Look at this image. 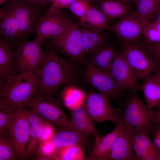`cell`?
<instances>
[{
	"label": "cell",
	"mask_w": 160,
	"mask_h": 160,
	"mask_svg": "<svg viewBox=\"0 0 160 160\" xmlns=\"http://www.w3.org/2000/svg\"><path fill=\"white\" fill-rule=\"evenodd\" d=\"M18 160L14 146L10 139L0 135V160Z\"/></svg>",
	"instance_id": "obj_32"
},
{
	"label": "cell",
	"mask_w": 160,
	"mask_h": 160,
	"mask_svg": "<svg viewBox=\"0 0 160 160\" xmlns=\"http://www.w3.org/2000/svg\"><path fill=\"white\" fill-rule=\"evenodd\" d=\"M7 0H0V4H2L4 2H5Z\"/></svg>",
	"instance_id": "obj_42"
},
{
	"label": "cell",
	"mask_w": 160,
	"mask_h": 160,
	"mask_svg": "<svg viewBox=\"0 0 160 160\" xmlns=\"http://www.w3.org/2000/svg\"><path fill=\"white\" fill-rule=\"evenodd\" d=\"M158 160H160V153L159 156L158 158Z\"/></svg>",
	"instance_id": "obj_44"
},
{
	"label": "cell",
	"mask_w": 160,
	"mask_h": 160,
	"mask_svg": "<svg viewBox=\"0 0 160 160\" xmlns=\"http://www.w3.org/2000/svg\"><path fill=\"white\" fill-rule=\"evenodd\" d=\"M116 53L111 47H104L94 54L91 64L106 71H111L112 65Z\"/></svg>",
	"instance_id": "obj_28"
},
{
	"label": "cell",
	"mask_w": 160,
	"mask_h": 160,
	"mask_svg": "<svg viewBox=\"0 0 160 160\" xmlns=\"http://www.w3.org/2000/svg\"><path fill=\"white\" fill-rule=\"evenodd\" d=\"M156 74L160 80V68L156 71Z\"/></svg>",
	"instance_id": "obj_41"
},
{
	"label": "cell",
	"mask_w": 160,
	"mask_h": 160,
	"mask_svg": "<svg viewBox=\"0 0 160 160\" xmlns=\"http://www.w3.org/2000/svg\"><path fill=\"white\" fill-rule=\"evenodd\" d=\"M116 116L117 122L114 129L105 135L100 136L98 135L94 137L95 143L89 153V160H107L113 146L122 128L121 119Z\"/></svg>",
	"instance_id": "obj_17"
},
{
	"label": "cell",
	"mask_w": 160,
	"mask_h": 160,
	"mask_svg": "<svg viewBox=\"0 0 160 160\" xmlns=\"http://www.w3.org/2000/svg\"><path fill=\"white\" fill-rule=\"evenodd\" d=\"M78 0H55L52 6L47 10L54 11L61 10L64 8H68L71 4Z\"/></svg>",
	"instance_id": "obj_36"
},
{
	"label": "cell",
	"mask_w": 160,
	"mask_h": 160,
	"mask_svg": "<svg viewBox=\"0 0 160 160\" xmlns=\"http://www.w3.org/2000/svg\"><path fill=\"white\" fill-rule=\"evenodd\" d=\"M147 133L134 130L133 147L135 154V160H156L160 152L151 140Z\"/></svg>",
	"instance_id": "obj_19"
},
{
	"label": "cell",
	"mask_w": 160,
	"mask_h": 160,
	"mask_svg": "<svg viewBox=\"0 0 160 160\" xmlns=\"http://www.w3.org/2000/svg\"><path fill=\"white\" fill-rule=\"evenodd\" d=\"M57 131L50 139L57 148H61L74 145L83 148L90 147L92 142L89 136L73 129L63 127Z\"/></svg>",
	"instance_id": "obj_18"
},
{
	"label": "cell",
	"mask_w": 160,
	"mask_h": 160,
	"mask_svg": "<svg viewBox=\"0 0 160 160\" xmlns=\"http://www.w3.org/2000/svg\"><path fill=\"white\" fill-rule=\"evenodd\" d=\"M55 0H51V1H54Z\"/></svg>",
	"instance_id": "obj_45"
},
{
	"label": "cell",
	"mask_w": 160,
	"mask_h": 160,
	"mask_svg": "<svg viewBox=\"0 0 160 160\" xmlns=\"http://www.w3.org/2000/svg\"><path fill=\"white\" fill-rule=\"evenodd\" d=\"M6 107L9 119L8 134L14 146L17 157L18 160L26 159L29 129L27 107L15 109Z\"/></svg>",
	"instance_id": "obj_6"
},
{
	"label": "cell",
	"mask_w": 160,
	"mask_h": 160,
	"mask_svg": "<svg viewBox=\"0 0 160 160\" xmlns=\"http://www.w3.org/2000/svg\"><path fill=\"white\" fill-rule=\"evenodd\" d=\"M134 14L145 25L153 21L160 0H131Z\"/></svg>",
	"instance_id": "obj_26"
},
{
	"label": "cell",
	"mask_w": 160,
	"mask_h": 160,
	"mask_svg": "<svg viewBox=\"0 0 160 160\" xmlns=\"http://www.w3.org/2000/svg\"><path fill=\"white\" fill-rule=\"evenodd\" d=\"M26 107L34 110L49 122L58 126L74 129L63 111L61 102L54 97L37 92Z\"/></svg>",
	"instance_id": "obj_8"
},
{
	"label": "cell",
	"mask_w": 160,
	"mask_h": 160,
	"mask_svg": "<svg viewBox=\"0 0 160 160\" xmlns=\"http://www.w3.org/2000/svg\"><path fill=\"white\" fill-rule=\"evenodd\" d=\"M136 92H133L125 102L124 111L121 112V117L135 131L145 132L150 136L154 135L158 126L156 120V111L149 109Z\"/></svg>",
	"instance_id": "obj_3"
},
{
	"label": "cell",
	"mask_w": 160,
	"mask_h": 160,
	"mask_svg": "<svg viewBox=\"0 0 160 160\" xmlns=\"http://www.w3.org/2000/svg\"><path fill=\"white\" fill-rule=\"evenodd\" d=\"M87 82L99 92L110 97L117 98L121 91L118 87L111 71H106L91 64L88 65L84 71Z\"/></svg>",
	"instance_id": "obj_14"
},
{
	"label": "cell",
	"mask_w": 160,
	"mask_h": 160,
	"mask_svg": "<svg viewBox=\"0 0 160 160\" xmlns=\"http://www.w3.org/2000/svg\"><path fill=\"white\" fill-rule=\"evenodd\" d=\"M24 2L35 5H38L39 4L44 3L51 0H20Z\"/></svg>",
	"instance_id": "obj_38"
},
{
	"label": "cell",
	"mask_w": 160,
	"mask_h": 160,
	"mask_svg": "<svg viewBox=\"0 0 160 160\" xmlns=\"http://www.w3.org/2000/svg\"><path fill=\"white\" fill-rule=\"evenodd\" d=\"M154 20L160 23V6L155 16L153 21Z\"/></svg>",
	"instance_id": "obj_39"
},
{
	"label": "cell",
	"mask_w": 160,
	"mask_h": 160,
	"mask_svg": "<svg viewBox=\"0 0 160 160\" xmlns=\"http://www.w3.org/2000/svg\"><path fill=\"white\" fill-rule=\"evenodd\" d=\"M143 82L140 88L143 93L147 107L152 110L160 105V80L155 74Z\"/></svg>",
	"instance_id": "obj_25"
},
{
	"label": "cell",
	"mask_w": 160,
	"mask_h": 160,
	"mask_svg": "<svg viewBox=\"0 0 160 160\" xmlns=\"http://www.w3.org/2000/svg\"><path fill=\"white\" fill-rule=\"evenodd\" d=\"M145 26L133 13L120 18L107 29L115 33L122 43H142V31Z\"/></svg>",
	"instance_id": "obj_11"
},
{
	"label": "cell",
	"mask_w": 160,
	"mask_h": 160,
	"mask_svg": "<svg viewBox=\"0 0 160 160\" xmlns=\"http://www.w3.org/2000/svg\"><path fill=\"white\" fill-rule=\"evenodd\" d=\"M116 115L121 119L122 129L115 142L107 160H135L133 147V128L122 119L121 112Z\"/></svg>",
	"instance_id": "obj_13"
},
{
	"label": "cell",
	"mask_w": 160,
	"mask_h": 160,
	"mask_svg": "<svg viewBox=\"0 0 160 160\" xmlns=\"http://www.w3.org/2000/svg\"><path fill=\"white\" fill-rule=\"evenodd\" d=\"M71 17L61 10L47 11L40 16L35 30L36 37L42 40L57 38L64 33L73 22Z\"/></svg>",
	"instance_id": "obj_9"
},
{
	"label": "cell",
	"mask_w": 160,
	"mask_h": 160,
	"mask_svg": "<svg viewBox=\"0 0 160 160\" xmlns=\"http://www.w3.org/2000/svg\"><path fill=\"white\" fill-rule=\"evenodd\" d=\"M12 45L0 38V79L17 74Z\"/></svg>",
	"instance_id": "obj_24"
},
{
	"label": "cell",
	"mask_w": 160,
	"mask_h": 160,
	"mask_svg": "<svg viewBox=\"0 0 160 160\" xmlns=\"http://www.w3.org/2000/svg\"><path fill=\"white\" fill-rule=\"evenodd\" d=\"M61 98L64 105L71 110L83 105L86 95L81 90L65 85L61 92Z\"/></svg>",
	"instance_id": "obj_29"
},
{
	"label": "cell",
	"mask_w": 160,
	"mask_h": 160,
	"mask_svg": "<svg viewBox=\"0 0 160 160\" xmlns=\"http://www.w3.org/2000/svg\"><path fill=\"white\" fill-rule=\"evenodd\" d=\"M90 0H78L71 4L68 8L79 19H82L85 16L90 7Z\"/></svg>",
	"instance_id": "obj_33"
},
{
	"label": "cell",
	"mask_w": 160,
	"mask_h": 160,
	"mask_svg": "<svg viewBox=\"0 0 160 160\" xmlns=\"http://www.w3.org/2000/svg\"><path fill=\"white\" fill-rule=\"evenodd\" d=\"M137 80L144 81L160 68L142 43H122L121 52Z\"/></svg>",
	"instance_id": "obj_4"
},
{
	"label": "cell",
	"mask_w": 160,
	"mask_h": 160,
	"mask_svg": "<svg viewBox=\"0 0 160 160\" xmlns=\"http://www.w3.org/2000/svg\"><path fill=\"white\" fill-rule=\"evenodd\" d=\"M42 65L37 74V92L54 97L60 87L69 85L76 75L75 68L69 61L53 49L47 47Z\"/></svg>",
	"instance_id": "obj_1"
},
{
	"label": "cell",
	"mask_w": 160,
	"mask_h": 160,
	"mask_svg": "<svg viewBox=\"0 0 160 160\" xmlns=\"http://www.w3.org/2000/svg\"><path fill=\"white\" fill-rule=\"evenodd\" d=\"M27 112L29 129L26 151V159L32 158L37 153L45 130L50 124L49 121L32 109L28 108Z\"/></svg>",
	"instance_id": "obj_15"
},
{
	"label": "cell",
	"mask_w": 160,
	"mask_h": 160,
	"mask_svg": "<svg viewBox=\"0 0 160 160\" xmlns=\"http://www.w3.org/2000/svg\"><path fill=\"white\" fill-rule=\"evenodd\" d=\"M110 97L104 93L92 92L86 95L85 108L92 119L99 123L110 120L115 124L117 119L110 103Z\"/></svg>",
	"instance_id": "obj_12"
},
{
	"label": "cell",
	"mask_w": 160,
	"mask_h": 160,
	"mask_svg": "<svg viewBox=\"0 0 160 160\" xmlns=\"http://www.w3.org/2000/svg\"><path fill=\"white\" fill-rule=\"evenodd\" d=\"M82 40L84 53H93L104 47L105 38L103 31L83 28Z\"/></svg>",
	"instance_id": "obj_27"
},
{
	"label": "cell",
	"mask_w": 160,
	"mask_h": 160,
	"mask_svg": "<svg viewBox=\"0 0 160 160\" xmlns=\"http://www.w3.org/2000/svg\"><path fill=\"white\" fill-rule=\"evenodd\" d=\"M9 119L7 108L0 104V133L6 136L8 134Z\"/></svg>",
	"instance_id": "obj_34"
},
{
	"label": "cell",
	"mask_w": 160,
	"mask_h": 160,
	"mask_svg": "<svg viewBox=\"0 0 160 160\" xmlns=\"http://www.w3.org/2000/svg\"><path fill=\"white\" fill-rule=\"evenodd\" d=\"M155 118L157 123L159 125L160 123V110L156 111Z\"/></svg>",
	"instance_id": "obj_40"
},
{
	"label": "cell",
	"mask_w": 160,
	"mask_h": 160,
	"mask_svg": "<svg viewBox=\"0 0 160 160\" xmlns=\"http://www.w3.org/2000/svg\"><path fill=\"white\" fill-rule=\"evenodd\" d=\"M127 1L132 2L131 0H124Z\"/></svg>",
	"instance_id": "obj_43"
},
{
	"label": "cell",
	"mask_w": 160,
	"mask_h": 160,
	"mask_svg": "<svg viewBox=\"0 0 160 160\" xmlns=\"http://www.w3.org/2000/svg\"><path fill=\"white\" fill-rule=\"evenodd\" d=\"M82 148L78 145L57 148L55 160H83L85 159Z\"/></svg>",
	"instance_id": "obj_30"
},
{
	"label": "cell",
	"mask_w": 160,
	"mask_h": 160,
	"mask_svg": "<svg viewBox=\"0 0 160 160\" xmlns=\"http://www.w3.org/2000/svg\"><path fill=\"white\" fill-rule=\"evenodd\" d=\"M71 111V118L70 120L74 130L93 137L99 135L94 121L89 115L85 106L82 105Z\"/></svg>",
	"instance_id": "obj_21"
},
{
	"label": "cell",
	"mask_w": 160,
	"mask_h": 160,
	"mask_svg": "<svg viewBox=\"0 0 160 160\" xmlns=\"http://www.w3.org/2000/svg\"><path fill=\"white\" fill-rule=\"evenodd\" d=\"M111 19L107 17L97 7L90 6L79 24L84 28L103 31L111 25Z\"/></svg>",
	"instance_id": "obj_23"
},
{
	"label": "cell",
	"mask_w": 160,
	"mask_h": 160,
	"mask_svg": "<svg viewBox=\"0 0 160 160\" xmlns=\"http://www.w3.org/2000/svg\"><path fill=\"white\" fill-rule=\"evenodd\" d=\"M153 143L160 153V126L157 127L155 134Z\"/></svg>",
	"instance_id": "obj_37"
},
{
	"label": "cell",
	"mask_w": 160,
	"mask_h": 160,
	"mask_svg": "<svg viewBox=\"0 0 160 160\" xmlns=\"http://www.w3.org/2000/svg\"><path fill=\"white\" fill-rule=\"evenodd\" d=\"M145 42L148 44L160 43V23L154 20L145 25L142 31Z\"/></svg>",
	"instance_id": "obj_31"
},
{
	"label": "cell",
	"mask_w": 160,
	"mask_h": 160,
	"mask_svg": "<svg viewBox=\"0 0 160 160\" xmlns=\"http://www.w3.org/2000/svg\"><path fill=\"white\" fill-rule=\"evenodd\" d=\"M4 6L16 20L20 42L28 40L40 16L39 6L20 0H10Z\"/></svg>",
	"instance_id": "obj_7"
},
{
	"label": "cell",
	"mask_w": 160,
	"mask_h": 160,
	"mask_svg": "<svg viewBox=\"0 0 160 160\" xmlns=\"http://www.w3.org/2000/svg\"><path fill=\"white\" fill-rule=\"evenodd\" d=\"M80 26L79 23L73 22L63 34L51 40L54 47L63 54L75 60L82 62L84 53Z\"/></svg>",
	"instance_id": "obj_10"
},
{
	"label": "cell",
	"mask_w": 160,
	"mask_h": 160,
	"mask_svg": "<svg viewBox=\"0 0 160 160\" xmlns=\"http://www.w3.org/2000/svg\"><path fill=\"white\" fill-rule=\"evenodd\" d=\"M36 73L8 76L0 79V104L15 109L26 106L37 92Z\"/></svg>",
	"instance_id": "obj_2"
},
{
	"label": "cell",
	"mask_w": 160,
	"mask_h": 160,
	"mask_svg": "<svg viewBox=\"0 0 160 160\" xmlns=\"http://www.w3.org/2000/svg\"><path fill=\"white\" fill-rule=\"evenodd\" d=\"M0 38L10 43L13 47L20 42L17 21L4 6L0 9Z\"/></svg>",
	"instance_id": "obj_22"
},
{
	"label": "cell",
	"mask_w": 160,
	"mask_h": 160,
	"mask_svg": "<svg viewBox=\"0 0 160 160\" xmlns=\"http://www.w3.org/2000/svg\"><path fill=\"white\" fill-rule=\"evenodd\" d=\"M111 71L119 89L136 92L140 88L132 72L121 52L117 53Z\"/></svg>",
	"instance_id": "obj_16"
},
{
	"label": "cell",
	"mask_w": 160,
	"mask_h": 160,
	"mask_svg": "<svg viewBox=\"0 0 160 160\" xmlns=\"http://www.w3.org/2000/svg\"><path fill=\"white\" fill-rule=\"evenodd\" d=\"M95 2L97 7L111 20L120 18L134 11L132 3L124 0H97Z\"/></svg>",
	"instance_id": "obj_20"
},
{
	"label": "cell",
	"mask_w": 160,
	"mask_h": 160,
	"mask_svg": "<svg viewBox=\"0 0 160 160\" xmlns=\"http://www.w3.org/2000/svg\"><path fill=\"white\" fill-rule=\"evenodd\" d=\"M143 45L149 54L156 60L160 66V43L148 44L143 42Z\"/></svg>",
	"instance_id": "obj_35"
},
{
	"label": "cell",
	"mask_w": 160,
	"mask_h": 160,
	"mask_svg": "<svg viewBox=\"0 0 160 160\" xmlns=\"http://www.w3.org/2000/svg\"><path fill=\"white\" fill-rule=\"evenodd\" d=\"M43 40L36 37L33 40L19 42L14 45V57L18 73H36L40 68L45 55L42 48Z\"/></svg>",
	"instance_id": "obj_5"
}]
</instances>
